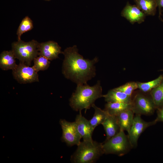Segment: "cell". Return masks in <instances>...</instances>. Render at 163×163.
Listing matches in <instances>:
<instances>
[{"label": "cell", "mask_w": 163, "mask_h": 163, "mask_svg": "<svg viewBox=\"0 0 163 163\" xmlns=\"http://www.w3.org/2000/svg\"><path fill=\"white\" fill-rule=\"evenodd\" d=\"M62 53L64 59L62 72L66 78L77 85H84L95 76L94 64L98 61L97 57L91 60L84 59L78 53L75 45L67 48Z\"/></svg>", "instance_id": "obj_1"}, {"label": "cell", "mask_w": 163, "mask_h": 163, "mask_svg": "<svg viewBox=\"0 0 163 163\" xmlns=\"http://www.w3.org/2000/svg\"><path fill=\"white\" fill-rule=\"evenodd\" d=\"M102 88L100 82L98 81L94 85L90 86L86 84L77 85L75 91L69 100V104L74 110L85 112L94 104L97 99L103 97Z\"/></svg>", "instance_id": "obj_2"}, {"label": "cell", "mask_w": 163, "mask_h": 163, "mask_svg": "<svg viewBox=\"0 0 163 163\" xmlns=\"http://www.w3.org/2000/svg\"><path fill=\"white\" fill-rule=\"evenodd\" d=\"M103 143L92 141L83 140L78 145L71 155L70 161L73 163H93L103 154Z\"/></svg>", "instance_id": "obj_3"}, {"label": "cell", "mask_w": 163, "mask_h": 163, "mask_svg": "<svg viewBox=\"0 0 163 163\" xmlns=\"http://www.w3.org/2000/svg\"><path fill=\"white\" fill-rule=\"evenodd\" d=\"M39 43L34 40L28 42L21 40L12 43L11 50L20 62L30 66L32 62L39 55Z\"/></svg>", "instance_id": "obj_4"}, {"label": "cell", "mask_w": 163, "mask_h": 163, "mask_svg": "<svg viewBox=\"0 0 163 163\" xmlns=\"http://www.w3.org/2000/svg\"><path fill=\"white\" fill-rule=\"evenodd\" d=\"M102 146L104 154H114L119 156L126 154L132 148L128 135L122 130L114 136L106 140L103 143Z\"/></svg>", "instance_id": "obj_5"}, {"label": "cell", "mask_w": 163, "mask_h": 163, "mask_svg": "<svg viewBox=\"0 0 163 163\" xmlns=\"http://www.w3.org/2000/svg\"><path fill=\"white\" fill-rule=\"evenodd\" d=\"M133 92L132 96V110L136 115H150L156 107L150 94L139 91Z\"/></svg>", "instance_id": "obj_6"}, {"label": "cell", "mask_w": 163, "mask_h": 163, "mask_svg": "<svg viewBox=\"0 0 163 163\" xmlns=\"http://www.w3.org/2000/svg\"><path fill=\"white\" fill-rule=\"evenodd\" d=\"M14 78L20 84H26L38 82V72L34 67L20 62L16 68L12 70Z\"/></svg>", "instance_id": "obj_7"}, {"label": "cell", "mask_w": 163, "mask_h": 163, "mask_svg": "<svg viewBox=\"0 0 163 163\" xmlns=\"http://www.w3.org/2000/svg\"><path fill=\"white\" fill-rule=\"evenodd\" d=\"M62 130L61 139L68 146L78 145L82 138L77 130L75 122H69L65 119L59 121Z\"/></svg>", "instance_id": "obj_8"}, {"label": "cell", "mask_w": 163, "mask_h": 163, "mask_svg": "<svg viewBox=\"0 0 163 163\" xmlns=\"http://www.w3.org/2000/svg\"><path fill=\"white\" fill-rule=\"evenodd\" d=\"M156 123L154 120L146 122L141 118V115H136L128 133V138L132 148L137 147L138 139L145 130Z\"/></svg>", "instance_id": "obj_9"}, {"label": "cell", "mask_w": 163, "mask_h": 163, "mask_svg": "<svg viewBox=\"0 0 163 163\" xmlns=\"http://www.w3.org/2000/svg\"><path fill=\"white\" fill-rule=\"evenodd\" d=\"M38 50L39 56H43L51 61L58 58L59 55L62 53L61 47L53 41L39 43Z\"/></svg>", "instance_id": "obj_10"}, {"label": "cell", "mask_w": 163, "mask_h": 163, "mask_svg": "<svg viewBox=\"0 0 163 163\" xmlns=\"http://www.w3.org/2000/svg\"><path fill=\"white\" fill-rule=\"evenodd\" d=\"M121 15L132 24L143 22L146 15L137 6L129 3H127L123 8Z\"/></svg>", "instance_id": "obj_11"}, {"label": "cell", "mask_w": 163, "mask_h": 163, "mask_svg": "<svg viewBox=\"0 0 163 163\" xmlns=\"http://www.w3.org/2000/svg\"><path fill=\"white\" fill-rule=\"evenodd\" d=\"M75 122L78 133L83 140L92 141L94 131L89 120L82 115L81 111L76 116Z\"/></svg>", "instance_id": "obj_12"}, {"label": "cell", "mask_w": 163, "mask_h": 163, "mask_svg": "<svg viewBox=\"0 0 163 163\" xmlns=\"http://www.w3.org/2000/svg\"><path fill=\"white\" fill-rule=\"evenodd\" d=\"M102 125L106 133V140L114 136L120 130L116 116L109 114Z\"/></svg>", "instance_id": "obj_13"}, {"label": "cell", "mask_w": 163, "mask_h": 163, "mask_svg": "<svg viewBox=\"0 0 163 163\" xmlns=\"http://www.w3.org/2000/svg\"><path fill=\"white\" fill-rule=\"evenodd\" d=\"M134 114L132 109H128L116 116L120 130L129 132L133 121Z\"/></svg>", "instance_id": "obj_14"}, {"label": "cell", "mask_w": 163, "mask_h": 163, "mask_svg": "<svg viewBox=\"0 0 163 163\" xmlns=\"http://www.w3.org/2000/svg\"><path fill=\"white\" fill-rule=\"evenodd\" d=\"M15 56L12 50L4 51L0 55V68L3 70H12L17 66Z\"/></svg>", "instance_id": "obj_15"}, {"label": "cell", "mask_w": 163, "mask_h": 163, "mask_svg": "<svg viewBox=\"0 0 163 163\" xmlns=\"http://www.w3.org/2000/svg\"><path fill=\"white\" fill-rule=\"evenodd\" d=\"M103 97L107 102H122L132 104V96H129L125 93L114 90H110Z\"/></svg>", "instance_id": "obj_16"}, {"label": "cell", "mask_w": 163, "mask_h": 163, "mask_svg": "<svg viewBox=\"0 0 163 163\" xmlns=\"http://www.w3.org/2000/svg\"><path fill=\"white\" fill-rule=\"evenodd\" d=\"M132 109L131 104L122 102H107L104 109L110 115L116 116L122 111Z\"/></svg>", "instance_id": "obj_17"}, {"label": "cell", "mask_w": 163, "mask_h": 163, "mask_svg": "<svg viewBox=\"0 0 163 163\" xmlns=\"http://www.w3.org/2000/svg\"><path fill=\"white\" fill-rule=\"evenodd\" d=\"M136 5L145 14L154 16L157 7L155 0H134Z\"/></svg>", "instance_id": "obj_18"}, {"label": "cell", "mask_w": 163, "mask_h": 163, "mask_svg": "<svg viewBox=\"0 0 163 163\" xmlns=\"http://www.w3.org/2000/svg\"><path fill=\"white\" fill-rule=\"evenodd\" d=\"M92 107L94 109V113L93 117L89 121L92 129L94 130L97 126L102 124L109 114L104 110H102L97 107L94 104Z\"/></svg>", "instance_id": "obj_19"}, {"label": "cell", "mask_w": 163, "mask_h": 163, "mask_svg": "<svg viewBox=\"0 0 163 163\" xmlns=\"http://www.w3.org/2000/svg\"><path fill=\"white\" fill-rule=\"evenodd\" d=\"M149 94L157 109L163 107V78L160 83Z\"/></svg>", "instance_id": "obj_20"}, {"label": "cell", "mask_w": 163, "mask_h": 163, "mask_svg": "<svg viewBox=\"0 0 163 163\" xmlns=\"http://www.w3.org/2000/svg\"><path fill=\"white\" fill-rule=\"evenodd\" d=\"M163 78V75H161L151 81L146 82H137L138 89L144 93H149L160 83Z\"/></svg>", "instance_id": "obj_21"}, {"label": "cell", "mask_w": 163, "mask_h": 163, "mask_svg": "<svg viewBox=\"0 0 163 163\" xmlns=\"http://www.w3.org/2000/svg\"><path fill=\"white\" fill-rule=\"evenodd\" d=\"M33 28L32 20L29 17L26 16L22 20L18 27L17 32L18 40H21V37L23 34L31 30Z\"/></svg>", "instance_id": "obj_22"}, {"label": "cell", "mask_w": 163, "mask_h": 163, "mask_svg": "<svg viewBox=\"0 0 163 163\" xmlns=\"http://www.w3.org/2000/svg\"><path fill=\"white\" fill-rule=\"evenodd\" d=\"M33 61L34 65L33 66L37 72L40 71L47 70L50 66V60L40 55L36 57Z\"/></svg>", "instance_id": "obj_23"}, {"label": "cell", "mask_w": 163, "mask_h": 163, "mask_svg": "<svg viewBox=\"0 0 163 163\" xmlns=\"http://www.w3.org/2000/svg\"><path fill=\"white\" fill-rule=\"evenodd\" d=\"M138 89L137 82H129L118 87L113 88L115 90L123 92L132 96L135 90Z\"/></svg>", "instance_id": "obj_24"}, {"label": "cell", "mask_w": 163, "mask_h": 163, "mask_svg": "<svg viewBox=\"0 0 163 163\" xmlns=\"http://www.w3.org/2000/svg\"><path fill=\"white\" fill-rule=\"evenodd\" d=\"M157 109V117L154 120L156 123L159 122H163V107Z\"/></svg>", "instance_id": "obj_25"}, {"label": "cell", "mask_w": 163, "mask_h": 163, "mask_svg": "<svg viewBox=\"0 0 163 163\" xmlns=\"http://www.w3.org/2000/svg\"><path fill=\"white\" fill-rule=\"evenodd\" d=\"M157 6L159 9L163 8V0H155Z\"/></svg>", "instance_id": "obj_26"}, {"label": "cell", "mask_w": 163, "mask_h": 163, "mask_svg": "<svg viewBox=\"0 0 163 163\" xmlns=\"http://www.w3.org/2000/svg\"><path fill=\"white\" fill-rule=\"evenodd\" d=\"M159 72H163V69H160L158 71Z\"/></svg>", "instance_id": "obj_27"}, {"label": "cell", "mask_w": 163, "mask_h": 163, "mask_svg": "<svg viewBox=\"0 0 163 163\" xmlns=\"http://www.w3.org/2000/svg\"><path fill=\"white\" fill-rule=\"evenodd\" d=\"M45 0V1H50L51 0Z\"/></svg>", "instance_id": "obj_28"}]
</instances>
